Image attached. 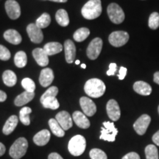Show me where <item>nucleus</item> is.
<instances>
[{"label":"nucleus","mask_w":159,"mask_h":159,"mask_svg":"<svg viewBox=\"0 0 159 159\" xmlns=\"http://www.w3.org/2000/svg\"><path fill=\"white\" fill-rule=\"evenodd\" d=\"M80 104L83 113L86 116H92L96 114L97 106L90 98L86 97H81L80 99Z\"/></svg>","instance_id":"obj_10"},{"label":"nucleus","mask_w":159,"mask_h":159,"mask_svg":"<svg viewBox=\"0 0 159 159\" xmlns=\"http://www.w3.org/2000/svg\"><path fill=\"white\" fill-rule=\"evenodd\" d=\"M41 102L43 108L52 109V110H56L60 106L56 97H47L41 100Z\"/></svg>","instance_id":"obj_28"},{"label":"nucleus","mask_w":159,"mask_h":159,"mask_svg":"<svg viewBox=\"0 0 159 159\" xmlns=\"http://www.w3.org/2000/svg\"><path fill=\"white\" fill-rule=\"evenodd\" d=\"M55 119L57 121L60 125L62 127L64 130H67L70 129L73 125L72 119L67 111H60L58 114H57L55 116Z\"/></svg>","instance_id":"obj_14"},{"label":"nucleus","mask_w":159,"mask_h":159,"mask_svg":"<svg viewBox=\"0 0 159 159\" xmlns=\"http://www.w3.org/2000/svg\"><path fill=\"white\" fill-rule=\"evenodd\" d=\"M55 19L57 23L62 27H66L69 24V18L66 11L63 9L58 10L55 15Z\"/></svg>","instance_id":"obj_27"},{"label":"nucleus","mask_w":159,"mask_h":159,"mask_svg":"<svg viewBox=\"0 0 159 159\" xmlns=\"http://www.w3.org/2000/svg\"><path fill=\"white\" fill-rule=\"evenodd\" d=\"M86 148V141L84 136L76 135L73 136L69 142L68 150L69 152L74 156H81Z\"/></svg>","instance_id":"obj_3"},{"label":"nucleus","mask_w":159,"mask_h":159,"mask_svg":"<svg viewBox=\"0 0 159 159\" xmlns=\"http://www.w3.org/2000/svg\"><path fill=\"white\" fill-rule=\"evenodd\" d=\"M3 82L7 86L13 87L16 85L17 82L16 75L13 71L6 70L4 71L2 75Z\"/></svg>","instance_id":"obj_25"},{"label":"nucleus","mask_w":159,"mask_h":159,"mask_svg":"<svg viewBox=\"0 0 159 159\" xmlns=\"http://www.w3.org/2000/svg\"><path fill=\"white\" fill-rule=\"evenodd\" d=\"M107 114L111 120L116 122L119 120L121 116V111L118 102L114 99H110L106 105Z\"/></svg>","instance_id":"obj_12"},{"label":"nucleus","mask_w":159,"mask_h":159,"mask_svg":"<svg viewBox=\"0 0 159 159\" xmlns=\"http://www.w3.org/2000/svg\"><path fill=\"white\" fill-rule=\"evenodd\" d=\"M50 22H51L50 16H49L48 13H44L36 20L35 25H36L39 28L42 29V28H46V27H48V26L50 25Z\"/></svg>","instance_id":"obj_32"},{"label":"nucleus","mask_w":159,"mask_h":159,"mask_svg":"<svg viewBox=\"0 0 159 159\" xmlns=\"http://www.w3.org/2000/svg\"><path fill=\"white\" fill-rule=\"evenodd\" d=\"M147 159H158V149L153 144H149L145 148Z\"/></svg>","instance_id":"obj_33"},{"label":"nucleus","mask_w":159,"mask_h":159,"mask_svg":"<svg viewBox=\"0 0 159 159\" xmlns=\"http://www.w3.org/2000/svg\"><path fill=\"white\" fill-rule=\"evenodd\" d=\"M101 0H89L83 7V16L88 20H92L98 18L102 13Z\"/></svg>","instance_id":"obj_2"},{"label":"nucleus","mask_w":159,"mask_h":159,"mask_svg":"<svg viewBox=\"0 0 159 159\" xmlns=\"http://www.w3.org/2000/svg\"><path fill=\"white\" fill-rule=\"evenodd\" d=\"M31 108L29 107H24L21 109L19 112V119L23 125H30V114H31Z\"/></svg>","instance_id":"obj_30"},{"label":"nucleus","mask_w":159,"mask_h":159,"mask_svg":"<svg viewBox=\"0 0 159 159\" xmlns=\"http://www.w3.org/2000/svg\"><path fill=\"white\" fill-rule=\"evenodd\" d=\"M11 52L8 49L2 45H0V60L2 61H8L11 58Z\"/></svg>","instance_id":"obj_38"},{"label":"nucleus","mask_w":159,"mask_h":159,"mask_svg":"<svg viewBox=\"0 0 159 159\" xmlns=\"http://www.w3.org/2000/svg\"><path fill=\"white\" fill-rule=\"evenodd\" d=\"M81 67H82L83 69H85L86 68V65L84 64V63H83V64H81Z\"/></svg>","instance_id":"obj_48"},{"label":"nucleus","mask_w":159,"mask_h":159,"mask_svg":"<svg viewBox=\"0 0 159 159\" xmlns=\"http://www.w3.org/2000/svg\"><path fill=\"white\" fill-rule=\"evenodd\" d=\"M89 35H90V30L86 27H82V28H80L75 31L73 37L77 42H81L86 39Z\"/></svg>","instance_id":"obj_29"},{"label":"nucleus","mask_w":159,"mask_h":159,"mask_svg":"<svg viewBox=\"0 0 159 159\" xmlns=\"http://www.w3.org/2000/svg\"><path fill=\"white\" fill-rule=\"evenodd\" d=\"M122 159H140V156L136 152H131L125 155Z\"/></svg>","instance_id":"obj_40"},{"label":"nucleus","mask_w":159,"mask_h":159,"mask_svg":"<svg viewBox=\"0 0 159 159\" xmlns=\"http://www.w3.org/2000/svg\"><path fill=\"white\" fill-rule=\"evenodd\" d=\"M127 71H128V69L125 68V67H123V66L120 67V69H119V75H118V77L120 80H122L125 79V77L126 76V74H127Z\"/></svg>","instance_id":"obj_41"},{"label":"nucleus","mask_w":159,"mask_h":159,"mask_svg":"<svg viewBox=\"0 0 159 159\" xmlns=\"http://www.w3.org/2000/svg\"><path fill=\"white\" fill-rule=\"evenodd\" d=\"M21 85L25 89V90L26 91H28V92H34L35 89V84L34 81L30 78H27V77L22 80Z\"/></svg>","instance_id":"obj_36"},{"label":"nucleus","mask_w":159,"mask_h":159,"mask_svg":"<svg viewBox=\"0 0 159 159\" xmlns=\"http://www.w3.org/2000/svg\"><path fill=\"white\" fill-rule=\"evenodd\" d=\"M80 63V62L79 60H77V61H75V64H76V65H79Z\"/></svg>","instance_id":"obj_49"},{"label":"nucleus","mask_w":159,"mask_h":159,"mask_svg":"<svg viewBox=\"0 0 159 159\" xmlns=\"http://www.w3.org/2000/svg\"><path fill=\"white\" fill-rule=\"evenodd\" d=\"M116 68L117 65L115 63H111L110 65H109V69L107 71V75L108 76H113V75H115L116 71Z\"/></svg>","instance_id":"obj_39"},{"label":"nucleus","mask_w":159,"mask_h":159,"mask_svg":"<svg viewBox=\"0 0 159 159\" xmlns=\"http://www.w3.org/2000/svg\"><path fill=\"white\" fill-rule=\"evenodd\" d=\"M5 10L10 19H17L21 15V8L15 0H7L5 2Z\"/></svg>","instance_id":"obj_13"},{"label":"nucleus","mask_w":159,"mask_h":159,"mask_svg":"<svg viewBox=\"0 0 159 159\" xmlns=\"http://www.w3.org/2000/svg\"><path fill=\"white\" fill-rule=\"evenodd\" d=\"M152 141H153L155 144L159 146V130L157 131L156 134L153 135V136H152Z\"/></svg>","instance_id":"obj_43"},{"label":"nucleus","mask_w":159,"mask_h":159,"mask_svg":"<svg viewBox=\"0 0 159 159\" xmlns=\"http://www.w3.org/2000/svg\"><path fill=\"white\" fill-rule=\"evenodd\" d=\"M28 148V142L24 137L19 138L12 144L9 150V155L13 159H20L25 156Z\"/></svg>","instance_id":"obj_4"},{"label":"nucleus","mask_w":159,"mask_h":159,"mask_svg":"<svg viewBox=\"0 0 159 159\" xmlns=\"http://www.w3.org/2000/svg\"><path fill=\"white\" fill-rule=\"evenodd\" d=\"M107 12L109 19L113 23L119 25L125 20V13L119 5L116 3H111L107 8Z\"/></svg>","instance_id":"obj_5"},{"label":"nucleus","mask_w":159,"mask_h":159,"mask_svg":"<svg viewBox=\"0 0 159 159\" xmlns=\"http://www.w3.org/2000/svg\"><path fill=\"white\" fill-rule=\"evenodd\" d=\"M51 2H67V0H49Z\"/></svg>","instance_id":"obj_47"},{"label":"nucleus","mask_w":159,"mask_h":159,"mask_svg":"<svg viewBox=\"0 0 159 159\" xmlns=\"http://www.w3.org/2000/svg\"><path fill=\"white\" fill-rule=\"evenodd\" d=\"M5 151H6L5 146L2 144V143L0 142V156H2L5 153Z\"/></svg>","instance_id":"obj_45"},{"label":"nucleus","mask_w":159,"mask_h":159,"mask_svg":"<svg viewBox=\"0 0 159 159\" xmlns=\"http://www.w3.org/2000/svg\"><path fill=\"white\" fill-rule=\"evenodd\" d=\"M64 50L66 62L69 63H73L76 55V47L74 42L71 40H66L64 43Z\"/></svg>","instance_id":"obj_16"},{"label":"nucleus","mask_w":159,"mask_h":159,"mask_svg":"<svg viewBox=\"0 0 159 159\" xmlns=\"http://www.w3.org/2000/svg\"><path fill=\"white\" fill-rule=\"evenodd\" d=\"M153 81L156 83H157V84L159 85V71H156L154 74Z\"/></svg>","instance_id":"obj_46"},{"label":"nucleus","mask_w":159,"mask_h":159,"mask_svg":"<svg viewBox=\"0 0 159 159\" xmlns=\"http://www.w3.org/2000/svg\"><path fill=\"white\" fill-rule=\"evenodd\" d=\"M57 94H58V89L56 86H51L43 93V94L41 97L40 100H42L47 97H56Z\"/></svg>","instance_id":"obj_37"},{"label":"nucleus","mask_w":159,"mask_h":159,"mask_svg":"<svg viewBox=\"0 0 159 159\" xmlns=\"http://www.w3.org/2000/svg\"><path fill=\"white\" fill-rule=\"evenodd\" d=\"M103 42L100 38H95L91 41L87 48V56L89 59L95 60L99 57L102 49Z\"/></svg>","instance_id":"obj_8"},{"label":"nucleus","mask_w":159,"mask_h":159,"mask_svg":"<svg viewBox=\"0 0 159 159\" xmlns=\"http://www.w3.org/2000/svg\"><path fill=\"white\" fill-rule=\"evenodd\" d=\"M151 122L150 116L148 114H143L134 124V128L136 132L140 136L144 135L148 130Z\"/></svg>","instance_id":"obj_9"},{"label":"nucleus","mask_w":159,"mask_h":159,"mask_svg":"<svg viewBox=\"0 0 159 159\" xmlns=\"http://www.w3.org/2000/svg\"><path fill=\"white\" fill-rule=\"evenodd\" d=\"M105 89L106 87L105 83L101 80L97 78L89 80L84 86L85 92L92 98H99L102 97L105 94Z\"/></svg>","instance_id":"obj_1"},{"label":"nucleus","mask_w":159,"mask_h":159,"mask_svg":"<svg viewBox=\"0 0 159 159\" xmlns=\"http://www.w3.org/2000/svg\"><path fill=\"white\" fill-rule=\"evenodd\" d=\"M33 55L38 64L41 66H47L49 63V55L43 49L36 48L33 51Z\"/></svg>","instance_id":"obj_17"},{"label":"nucleus","mask_w":159,"mask_h":159,"mask_svg":"<svg viewBox=\"0 0 159 159\" xmlns=\"http://www.w3.org/2000/svg\"><path fill=\"white\" fill-rule=\"evenodd\" d=\"M18 122H19V118L16 116V115H13V116H10L7 120L6 121L5 125H4L2 132L5 135H10L13 132L16 128Z\"/></svg>","instance_id":"obj_22"},{"label":"nucleus","mask_w":159,"mask_h":159,"mask_svg":"<svg viewBox=\"0 0 159 159\" xmlns=\"http://www.w3.org/2000/svg\"><path fill=\"white\" fill-rule=\"evenodd\" d=\"M43 49L49 56L61 52L63 49V46L58 42H49L45 44Z\"/></svg>","instance_id":"obj_24"},{"label":"nucleus","mask_w":159,"mask_h":159,"mask_svg":"<svg viewBox=\"0 0 159 159\" xmlns=\"http://www.w3.org/2000/svg\"><path fill=\"white\" fill-rule=\"evenodd\" d=\"M72 119L75 124L79 128L87 129L90 127V122H89V119L86 117V115H85L83 113L80 112V111H75L73 113Z\"/></svg>","instance_id":"obj_18"},{"label":"nucleus","mask_w":159,"mask_h":159,"mask_svg":"<svg viewBox=\"0 0 159 159\" xmlns=\"http://www.w3.org/2000/svg\"><path fill=\"white\" fill-rule=\"evenodd\" d=\"M48 159H63L61 155L57 152H52L49 155Z\"/></svg>","instance_id":"obj_42"},{"label":"nucleus","mask_w":159,"mask_h":159,"mask_svg":"<svg viewBox=\"0 0 159 159\" xmlns=\"http://www.w3.org/2000/svg\"><path fill=\"white\" fill-rule=\"evenodd\" d=\"M49 128L51 129V131L52 134L56 136L57 137H63L65 135L64 130L62 128V127L57 122V121L55 119H50L49 120Z\"/></svg>","instance_id":"obj_26"},{"label":"nucleus","mask_w":159,"mask_h":159,"mask_svg":"<svg viewBox=\"0 0 159 159\" xmlns=\"http://www.w3.org/2000/svg\"><path fill=\"white\" fill-rule=\"evenodd\" d=\"M129 34L125 31H115L109 35L108 41L113 47H120L126 44L129 40Z\"/></svg>","instance_id":"obj_7"},{"label":"nucleus","mask_w":159,"mask_h":159,"mask_svg":"<svg viewBox=\"0 0 159 159\" xmlns=\"http://www.w3.org/2000/svg\"><path fill=\"white\" fill-rule=\"evenodd\" d=\"M134 90L137 94L142 96H148L152 92V88L150 85L144 81H137L134 84Z\"/></svg>","instance_id":"obj_20"},{"label":"nucleus","mask_w":159,"mask_h":159,"mask_svg":"<svg viewBox=\"0 0 159 159\" xmlns=\"http://www.w3.org/2000/svg\"><path fill=\"white\" fill-rule=\"evenodd\" d=\"M53 80H54V74L50 68H46L41 70L39 77V83L41 86H49L53 82Z\"/></svg>","instance_id":"obj_15"},{"label":"nucleus","mask_w":159,"mask_h":159,"mask_svg":"<svg viewBox=\"0 0 159 159\" xmlns=\"http://www.w3.org/2000/svg\"><path fill=\"white\" fill-rule=\"evenodd\" d=\"M14 62L15 64L18 68H23L27 64V55L25 52L19 51L18 52L14 57Z\"/></svg>","instance_id":"obj_31"},{"label":"nucleus","mask_w":159,"mask_h":159,"mask_svg":"<svg viewBox=\"0 0 159 159\" xmlns=\"http://www.w3.org/2000/svg\"><path fill=\"white\" fill-rule=\"evenodd\" d=\"M102 125L103 127L101 128V135L99 139L107 142H114L118 134V130L115 127L114 122H104Z\"/></svg>","instance_id":"obj_6"},{"label":"nucleus","mask_w":159,"mask_h":159,"mask_svg":"<svg viewBox=\"0 0 159 159\" xmlns=\"http://www.w3.org/2000/svg\"><path fill=\"white\" fill-rule=\"evenodd\" d=\"M89 156L91 159H108L107 155L104 151L98 148L92 149L89 152Z\"/></svg>","instance_id":"obj_35"},{"label":"nucleus","mask_w":159,"mask_h":159,"mask_svg":"<svg viewBox=\"0 0 159 159\" xmlns=\"http://www.w3.org/2000/svg\"><path fill=\"white\" fill-rule=\"evenodd\" d=\"M35 93L34 92H28V91H25L21 93L19 96L16 97L14 100V104L16 106H22L27 103L30 102V101L34 98Z\"/></svg>","instance_id":"obj_23"},{"label":"nucleus","mask_w":159,"mask_h":159,"mask_svg":"<svg viewBox=\"0 0 159 159\" xmlns=\"http://www.w3.org/2000/svg\"><path fill=\"white\" fill-rule=\"evenodd\" d=\"M158 114H159V105H158Z\"/></svg>","instance_id":"obj_50"},{"label":"nucleus","mask_w":159,"mask_h":159,"mask_svg":"<svg viewBox=\"0 0 159 159\" xmlns=\"http://www.w3.org/2000/svg\"><path fill=\"white\" fill-rule=\"evenodd\" d=\"M149 27L152 30H156L159 27V13L153 12L151 13L148 21Z\"/></svg>","instance_id":"obj_34"},{"label":"nucleus","mask_w":159,"mask_h":159,"mask_svg":"<svg viewBox=\"0 0 159 159\" xmlns=\"http://www.w3.org/2000/svg\"><path fill=\"white\" fill-rule=\"evenodd\" d=\"M27 32L32 42L39 43L43 41V35L41 29L35 24H30L27 27Z\"/></svg>","instance_id":"obj_11"},{"label":"nucleus","mask_w":159,"mask_h":159,"mask_svg":"<svg viewBox=\"0 0 159 159\" xmlns=\"http://www.w3.org/2000/svg\"><path fill=\"white\" fill-rule=\"evenodd\" d=\"M4 38L7 41L12 44L18 45L22 41L21 35L19 34V32L15 30H7V31L4 33Z\"/></svg>","instance_id":"obj_21"},{"label":"nucleus","mask_w":159,"mask_h":159,"mask_svg":"<svg viewBox=\"0 0 159 159\" xmlns=\"http://www.w3.org/2000/svg\"><path fill=\"white\" fill-rule=\"evenodd\" d=\"M7 99V94L5 92H4L3 91L0 90V102H5Z\"/></svg>","instance_id":"obj_44"},{"label":"nucleus","mask_w":159,"mask_h":159,"mask_svg":"<svg viewBox=\"0 0 159 159\" xmlns=\"http://www.w3.org/2000/svg\"><path fill=\"white\" fill-rule=\"evenodd\" d=\"M50 132L48 130H42L37 133L33 137V142L38 146H44L50 139Z\"/></svg>","instance_id":"obj_19"}]
</instances>
